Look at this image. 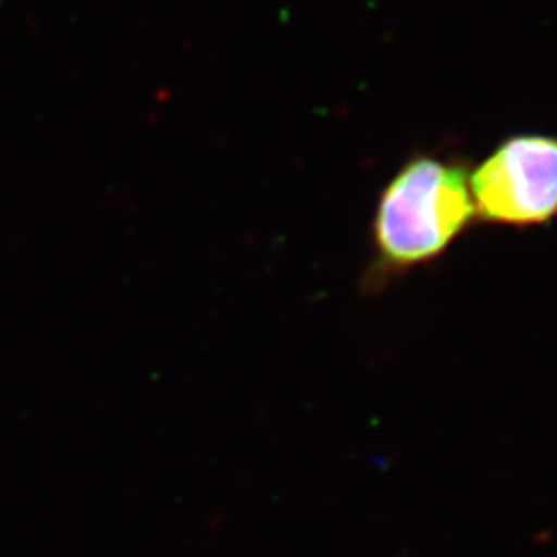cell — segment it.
I'll use <instances>...</instances> for the list:
<instances>
[{"instance_id": "cell-2", "label": "cell", "mask_w": 557, "mask_h": 557, "mask_svg": "<svg viewBox=\"0 0 557 557\" xmlns=\"http://www.w3.org/2000/svg\"><path fill=\"white\" fill-rule=\"evenodd\" d=\"M479 223L531 230L557 220V135H510L469 170Z\"/></svg>"}, {"instance_id": "cell-1", "label": "cell", "mask_w": 557, "mask_h": 557, "mask_svg": "<svg viewBox=\"0 0 557 557\" xmlns=\"http://www.w3.org/2000/svg\"><path fill=\"white\" fill-rule=\"evenodd\" d=\"M469 165L419 153L380 193L372 246L380 277H395L442 259L473 223Z\"/></svg>"}]
</instances>
